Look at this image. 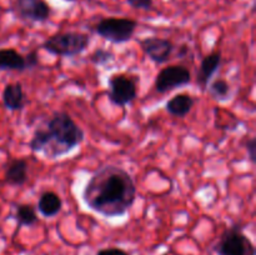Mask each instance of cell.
Instances as JSON below:
<instances>
[{
  "label": "cell",
  "mask_w": 256,
  "mask_h": 255,
  "mask_svg": "<svg viewBox=\"0 0 256 255\" xmlns=\"http://www.w3.org/2000/svg\"><path fill=\"white\" fill-rule=\"evenodd\" d=\"M136 184L128 170L118 165H104L98 169L82 189L84 204L102 216H124L136 200Z\"/></svg>",
  "instance_id": "1"
},
{
  "label": "cell",
  "mask_w": 256,
  "mask_h": 255,
  "mask_svg": "<svg viewBox=\"0 0 256 255\" xmlns=\"http://www.w3.org/2000/svg\"><path fill=\"white\" fill-rule=\"evenodd\" d=\"M85 140V132L64 110L54 112L32 132L29 148L42 152L48 159H58L69 154Z\"/></svg>",
  "instance_id": "2"
},
{
  "label": "cell",
  "mask_w": 256,
  "mask_h": 255,
  "mask_svg": "<svg viewBox=\"0 0 256 255\" xmlns=\"http://www.w3.org/2000/svg\"><path fill=\"white\" fill-rule=\"evenodd\" d=\"M90 45V35L80 32H62L45 39L42 49L62 58H72L82 54Z\"/></svg>",
  "instance_id": "3"
},
{
  "label": "cell",
  "mask_w": 256,
  "mask_h": 255,
  "mask_svg": "<svg viewBox=\"0 0 256 255\" xmlns=\"http://www.w3.org/2000/svg\"><path fill=\"white\" fill-rule=\"evenodd\" d=\"M138 22L130 18H104L92 28V32L112 44H124L132 40Z\"/></svg>",
  "instance_id": "4"
},
{
  "label": "cell",
  "mask_w": 256,
  "mask_h": 255,
  "mask_svg": "<svg viewBox=\"0 0 256 255\" xmlns=\"http://www.w3.org/2000/svg\"><path fill=\"white\" fill-rule=\"evenodd\" d=\"M214 250L218 255H256L254 242L244 234L239 224L224 230Z\"/></svg>",
  "instance_id": "5"
},
{
  "label": "cell",
  "mask_w": 256,
  "mask_h": 255,
  "mask_svg": "<svg viewBox=\"0 0 256 255\" xmlns=\"http://www.w3.org/2000/svg\"><path fill=\"white\" fill-rule=\"evenodd\" d=\"M139 76L128 74H112L108 80V98L116 106L124 108L132 104L138 96Z\"/></svg>",
  "instance_id": "6"
},
{
  "label": "cell",
  "mask_w": 256,
  "mask_h": 255,
  "mask_svg": "<svg viewBox=\"0 0 256 255\" xmlns=\"http://www.w3.org/2000/svg\"><path fill=\"white\" fill-rule=\"evenodd\" d=\"M10 10L25 22H45L52 16V8L45 0H12Z\"/></svg>",
  "instance_id": "7"
},
{
  "label": "cell",
  "mask_w": 256,
  "mask_h": 255,
  "mask_svg": "<svg viewBox=\"0 0 256 255\" xmlns=\"http://www.w3.org/2000/svg\"><path fill=\"white\" fill-rule=\"evenodd\" d=\"M192 82V72L185 65H169L159 72L155 79V90L159 94L172 92Z\"/></svg>",
  "instance_id": "8"
},
{
  "label": "cell",
  "mask_w": 256,
  "mask_h": 255,
  "mask_svg": "<svg viewBox=\"0 0 256 255\" xmlns=\"http://www.w3.org/2000/svg\"><path fill=\"white\" fill-rule=\"evenodd\" d=\"M140 48L154 64L162 65L170 59L174 52L175 45L165 38L149 36L140 42Z\"/></svg>",
  "instance_id": "9"
},
{
  "label": "cell",
  "mask_w": 256,
  "mask_h": 255,
  "mask_svg": "<svg viewBox=\"0 0 256 255\" xmlns=\"http://www.w3.org/2000/svg\"><path fill=\"white\" fill-rule=\"evenodd\" d=\"M220 65H222V52L219 50L210 52L202 58L196 74V85L200 90L205 92L208 89L210 80L219 70Z\"/></svg>",
  "instance_id": "10"
},
{
  "label": "cell",
  "mask_w": 256,
  "mask_h": 255,
  "mask_svg": "<svg viewBox=\"0 0 256 255\" xmlns=\"http://www.w3.org/2000/svg\"><path fill=\"white\" fill-rule=\"evenodd\" d=\"M2 105L10 112H20L25 106V92L19 82L5 85L2 90Z\"/></svg>",
  "instance_id": "11"
},
{
  "label": "cell",
  "mask_w": 256,
  "mask_h": 255,
  "mask_svg": "<svg viewBox=\"0 0 256 255\" xmlns=\"http://www.w3.org/2000/svg\"><path fill=\"white\" fill-rule=\"evenodd\" d=\"M28 162L25 159H14L6 165L4 174L5 184L10 186H22L26 184L29 175H28Z\"/></svg>",
  "instance_id": "12"
},
{
  "label": "cell",
  "mask_w": 256,
  "mask_h": 255,
  "mask_svg": "<svg viewBox=\"0 0 256 255\" xmlns=\"http://www.w3.org/2000/svg\"><path fill=\"white\" fill-rule=\"evenodd\" d=\"M195 105V98L188 92L176 94L168 100L165 104V110L169 112L172 116L175 118H185Z\"/></svg>",
  "instance_id": "13"
},
{
  "label": "cell",
  "mask_w": 256,
  "mask_h": 255,
  "mask_svg": "<svg viewBox=\"0 0 256 255\" xmlns=\"http://www.w3.org/2000/svg\"><path fill=\"white\" fill-rule=\"evenodd\" d=\"M62 200L55 192H44L38 200V210L44 218H52L60 212Z\"/></svg>",
  "instance_id": "14"
},
{
  "label": "cell",
  "mask_w": 256,
  "mask_h": 255,
  "mask_svg": "<svg viewBox=\"0 0 256 255\" xmlns=\"http://www.w3.org/2000/svg\"><path fill=\"white\" fill-rule=\"evenodd\" d=\"M0 70L22 72L26 70L24 55L15 49H0Z\"/></svg>",
  "instance_id": "15"
},
{
  "label": "cell",
  "mask_w": 256,
  "mask_h": 255,
  "mask_svg": "<svg viewBox=\"0 0 256 255\" xmlns=\"http://www.w3.org/2000/svg\"><path fill=\"white\" fill-rule=\"evenodd\" d=\"M15 220L18 222V226H34L38 224L39 218H38L36 210L32 204H18L15 206Z\"/></svg>",
  "instance_id": "16"
},
{
  "label": "cell",
  "mask_w": 256,
  "mask_h": 255,
  "mask_svg": "<svg viewBox=\"0 0 256 255\" xmlns=\"http://www.w3.org/2000/svg\"><path fill=\"white\" fill-rule=\"evenodd\" d=\"M208 89H209V94L212 95V99H215L216 102H226L232 94V86L228 82V80L222 79V78L212 80L208 85Z\"/></svg>",
  "instance_id": "17"
},
{
  "label": "cell",
  "mask_w": 256,
  "mask_h": 255,
  "mask_svg": "<svg viewBox=\"0 0 256 255\" xmlns=\"http://www.w3.org/2000/svg\"><path fill=\"white\" fill-rule=\"evenodd\" d=\"M89 60L96 66H108L115 60V54L105 48H98L90 54Z\"/></svg>",
  "instance_id": "18"
},
{
  "label": "cell",
  "mask_w": 256,
  "mask_h": 255,
  "mask_svg": "<svg viewBox=\"0 0 256 255\" xmlns=\"http://www.w3.org/2000/svg\"><path fill=\"white\" fill-rule=\"evenodd\" d=\"M126 4L136 10H154V0H126Z\"/></svg>",
  "instance_id": "19"
},
{
  "label": "cell",
  "mask_w": 256,
  "mask_h": 255,
  "mask_svg": "<svg viewBox=\"0 0 256 255\" xmlns=\"http://www.w3.org/2000/svg\"><path fill=\"white\" fill-rule=\"evenodd\" d=\"M25 59V65H26V70L35 69V68L40 66V59H39V52L38 49L32 50V52H28L24 56Z\"/></svg>",
  "instance_id": "20"
},
{
  "label": "cell",
  "mask_w": 256,
  "mask_h": 255,
  "mask_svg": "<svg viewBox=\"0 0 256 255\" xmlns=\"http://www.w3.org/2000/svg\"><path fill=\"white\" fill-rule=\"evenodd\" d=\"M245 149H246L249 160L252 162V164H255L256 162V138L252 136L246 140V142H245Z\"/></svg>",
  "instance_id": "21"
},
{
  "label": "cell",
  "mask_w": 256,
  "mask_h": 255,
  "mask_svg": "<svg viewBox=\"0 0 256 255\" xmlns=\"http://www.w3.org/2000/svg\"><path fill=\"white\" fill-rule=\"evenodd\" d=\"M96 255H130L126 250L120 249V248H106V249H100Z\"/></svg>",
  "instance_id": "22"
},
{
  "label": "cell",
  "mask_w": 256,
  "mask_h": 255,
  "mask_svg": "<svg viewBox=\"0 0 256 255\" xmlns=\"http://www.w3.org/2000/svg\"><path fill=\"white\" fill-rule=\"evenodd\" d=\"M188 52H189L188 45H182V48H179V52H178V58H179V59H182L184 54H188Z\"/></svg>",
  "instance_id": "23"
},
{
  "label": "cell",
  "mask_w": 256,
  "mask_h": 255,
  "mask_svg": "<svg viewBox=\"0 0 256 255\" xmlns=\"http://www.w3.org/2000/svg\"><path fill=\"white\" fill-rule=\"evenodd\" d=\"M65 2H76V0H65Z\"/></svg>",
  "instance_id": "24"
}]
</instances>
